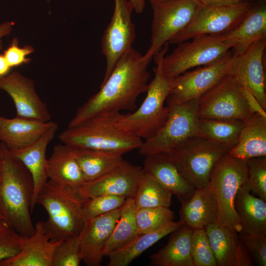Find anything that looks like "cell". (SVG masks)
I'll list each match as a JSON object with an SVG mask.
<instances>
[{
    "label": "cell",
    "mask_w": 266,
    "mask_h": 266,
    "mask_svg": "<svg viewBox=\"0 0 266 266\" xmlns=\"http://www.w3.org/2000/svg\"><path fill=\"white\" fill-rule=\"evenodd\" d=\"M253 114L247 103L242 88L229 74L199 99V119L244 121Z\"/></svg>",
    "instance_id": "cell-12"
},
{
    "label": "cell",
    "mask_w": 266,
    "mask_h": 266,
    "mask_svg": "<svg viewBox=\"0 0 266 266\" xmlns=\"http://www.w3.org/2000/svg\"><path fill=\"white\" fill-rule=\"evenodd\" d=\"M53 122L17 116L13 118L0 116V140L10 150L24 148L37 140Z\"/></svg>",
    "instance_id": "cell-24"
},
{
    "label": "cell",
    "mask_w": 266,
    "mask_h": 266,
    "mask_svg": "<svg viewBox=\"0 0 266 266\" xmlns=\"http://www.w3.org/2000/svg\"><path fill=\"white\" fill-rule=\"evenodd\" d=\"M254 0H199L202 5L234 4L245 2H252Z\"/></svg>",
    "instance_id": "cell-45"
},
{
    "label": "cell",
    "mask_w": 266,
    "mask_h": 266,
    "mask_svg": "<svg viewBox=\"0 0 266 266\" xmlns=\"http://www.w3.org/2000/svg\"><path fill=\"white\" fill-rule=\"evenodd\" d=\"M47 173L49 180L73 190H79L85 182L70 147L64 143L54 147L47 159Z\"/></svg>",
    "instance_id": "cell-26"
},
{
    "label": "cell",
    "mask_w": 266,
    "mask_h": 266,
    "mask_svg": "<svg viewBox=\"0 0 266 266\" xmlns=\"http://www.w3.org/2000/svg\"><path fill=\"white\" fill-rule=\"evenodd\" d=\"M87 200L79 190L60 186L48 179L36 203L47 212L48 218L44 224L51 240L58 241L79 234L84 223L82 208Z\"/></svg>",
    "instance_id": "cell-5"
},
{
    "label": "cell",
    "mask_w": 266,
    "mask_h": 266,
    "mask_svg": "<svg viewBox=\"0 0 266 266\" xmlns=\"http://www.w3.org/2000/svg\"><path fill=\"white\" fill-rule=\"evenodd\" d=\"M35 229L31 236H21L19 252L1 261L0 266H52L54 252L63 240H51L44 221L36 222Z\"/></svg>",
    "instance_id": "cell-20"
},
{
    "label": "cell",
    "mask_w": 266,
    "mask_h": 266,
    "mask_svg": "<svg viewBox=\"0 0 266 266\" xmlns=\"http://www.w3.org/2000/svg\"><path fill=\"white\" fill-rule=\"evenodd\" d=\"M46 1H47L48 2H49L50 1V0H46Z\"/></svg>",
    "instance_id": "cell-50"
},
{
    "label": "cell",
    "mask_w": 266,
    "mask_h": 266,
    "mask_svg": "<svg viewBox=\"0 0 266 266\" xmlns=\"http://www.w3.org/2000/svg\"><path fill=\"white\" fill-rule=\"evenodd\" d=\"M168 43L154 56L156 67L155 76L148 84L146 96L142 104L133 113H121L116 120V127L129 135L144 139L153 136L165 122L168 108L165 101L172 89L174 78L165 73L162 69V60L168 49Z\"/></svg>",
    "instance_id": "cell-3"
},
{
    "label": "cell",
    "mask_w": 266,
    "mask_h": 266,
    "mask_svg": "<svg viewBox=\"0 0 266 266\" xmlns=\"http://www.w3.org/2000/svg\"><path fill=\"white\" fill-rule=\"evenodd\" d=\"M2 167V159H1V153L0 151V177L1 174Z\"/></svg>",
    "instance_id": "cell-48"
},
{
    "label": "cell",
    "mask_w": 266,
    "mask_h": 266,
    "mask_svg": "<svg viewBox=\"0 0 266 266\" xmlns=\"http://www.w3.org/2000/svg\"><path fill=\"white\" fill-rule=\"evenodd\" d=\"M82 261L79 235L63 240L52 257V266H78Z\"/></svg>",
    "instance_id": "cell-39"
},
{
    "label": "cell",
    "mask_w": 266,
    "mask_h": 266,
    "mask_svg": "<svg viewBox=\"0 0 266 266\" xmlns=\"http://www.w3.org/2000/svg\"><path fill=\"white\" fill-rule=\"evenodd\" d=\"M246 161L224 154L210 173L208 186L214 194L218 223L240 233L241 227L234 207L238 189L246 182Z\"/></svg>",
    "instance_id": "cell-7"
},
{
    "label": "cell",
    "mask_w": 266,
    "mask_h": 266,
    "mask_svg": "<svg viewBox=\"0 0 266 266\" xmlns=\"http://www.w3.org/2000/svg\"><path fill=\"white\" fill-rule=\"evenodd\" d=\"M151 60L133 47L128 49L101 83L99 91L78 108L68 127L99 114L134 110L138 97L147 90Z\"/></svg>",
    "instance_id": "cell-1"
},
{
    "label": "cell",
    "mask_w": 266,
    "mask_h": 266,
    "mask_svg": "<svg viewBox=\"0 0 266 266\" xmlns=\"http://www.w3.org/2000/svg\"><path fill=\"white\" fill-rule=\"evenodd\" d=\"M190 250L194 266H217L204 229L193 230Z\"/></svg>",
    "instance_id": "cell-38"
},
{
    "label": "cell",
    "mask_w": 266,
    "mask_h": 266,
    "mask_svg": "<svg viewBox=\"0 0 266 266\" xmlns=\"http://www.w3.org/2000/svg\"><path fill=\"white\" fill-rule=\"evenodd\" d=\"M174 212L169 207H157L136 209L135 220L140 233L156 231L174 221Z\"/></svg>",
    "instance_id": "cell-35"
},
{
    "label": "cell",
    "mask_w": 266,
    "mask_h": 266,
    "mask_svg": "<svg viewBox=\"0 0 266 266\" xmlns=\"http://www.w3.org/2000/svg\"><path fill=\"white\" fill-rule=\"evenodd\" d=\"M219 35L233 55L243 52L257 40L266 36V0L254 3L235 28Z\"/></svg>",
    "instance_id": "cell-22"
},
{
    "label": "cell",
    "mask_w": 266,
    "mask_h": 266,
    "mask_svg": "<svg viewBox=\"0 0 266 266\" xmlns=\"http://www.w3.org/2000/svg\"><path fill=\"white\" fill-rule=\"evenodd\" d=\"M243 121L238 119H200V126L206 138L228 153L237 144Z\"/></svg>",
    "instance_id": "cell-33"
},
{
    "label": "cell",
    "mask_w": 266,
    "mask_h": 266,
    "mask_svg": "<svg viewBox=\"0 0 266 266\" xmlns=\"http://www.w3.org/2000/svg\"><path fill=\"white\" fill-rule=\"evenodd\" d=\"M2 172L0 177V211L4 220L21 236L35 232L31 216L34 192L32 176L24 165L0 143Z\"/></svg>",
    "instance_id": "cell-2"
},
{
    "label": "cell",
    "mask_w": 266,
    "mask_h": 266,
    "mask_svg": "<svg viewBox=\"0 0 266 266\" xmlns=\"http://www.w3.org/2000/svg\"><path fill=\"white\" fill-rule=\"evenodd\" d=\"M145 156L143 171L170 191L181 205L186 203L193 195L196 188L181 176L168 153L160 152Z\"/></svg>",
    "instance_id": "cell-23"
},
{
    "label": "cell",
    "mask_w": 266,
    "mask_h": 266,
    "mask_svg": "<svg viewBox=\"0 0 266 266\" xmlns=\"http://www.w3.org/2000/svg\"><path fill=\"white\" fill-rule=\"evenodd\" d=\"M120 112L94 116L59 135L60 141L70 147L117 153L123 155L138 149L142 141L118 129L115 125Z\"/></svg>",
    "instance_id": "cell-4"
},
{
    "label": "cell",
    "mask_w": 266,
    "mask_h": 266,
    "mask_svg": "<svg viewBox=\"0 0 266 266\" xmlns=\"http://www.w3.org/2000/svg\"><path fill=\"white\" fill-rule=\"evenodd\" d=\"M133 199L128 198L121 207L120 217L103 249V257L125 247L139 234Z\"/></svg>",
    "instance_id": "cell-32"
},
{
    "label": "cell",
    "mask_w": 266,
    "mask_h": 266,
    "mask_svg": "<svg viewBox=\"0 0 266 266\" xmlns=\"http://www.w3.org/2000/svg\"><path fill=\"white\" fill-rule=\"evenodd\" d=\"M177 44L162 66L165 73L176 77L189 69L204 66L219 60L230 50L219 35H201Z\"/></svg>",
    "instance_id": "cell-11"
},
{
    "label": "cell",
    "mask_w": 266,
    "mask_h": 266,
    "mask_svg": "<svg viewBox=\"0 0 266 266\" xmlns=\"http://www.w3.org/2000/svg\"><path fill=\"white\" fill-rule=\"evenodd\" d=\"M246 165L247 187L252 194L266 201V156L251 158Z\"/></svg>",
    "instance_id": "cell-37"
},
{
    "label": "cell",
    "mask_w": 266,
    "mask_h": 266,
    "mask_svg": "<svg viewBox=\"0 0 266 266\" xmlns=\"http://www.w3.org/2000/svg\"><path fill=\"white\" fill-rule=\"evenodd\" d=\"M234 207L241 231L239 233L266 235V203L252 194L245 182L238 189Z\"/></svg>",
    "instance_id": "cell-28"
},
{
    "label": "cell",
    "mask_w": 266,
    "mask_h": 266,
    "mask_svg": "<svg viewBox=\"0 0 266 266\" xmlns=\"http://www.w3.org/2000/svg\"></svg>",
    "instance_id": "cell-52"
},
{
    "label": "cell",
    "mask_w": 266,
    "mask_h": 266,
    "mask_svg": "<svg viewBox=\"0 0 266 266\" xmlns=\"http://www.w3.org/2000/svg\"><path fill=\"white\" fill-rule=\"evenodd\" d=\"M14 25V22L13 21H5L0 24V51L3 49L2 38L11 33Z\"/></svg>",
    "instance_id": "cell-44"
},
{
    "label": "cell",
    "mask_w": 266,
    "mask_h": 266,
    "mask_svg": "<svg viewBox=\"0 0 266 266\" xmlns=\"http://www.w3.org/2000/svg\"><path fill=\"white\" fill-rule=\"evenodd\" d=\"M134 6V10L136 12H141L144 7L145 0H131Z\"/></svg>",
    "instance_id": "cell-47"
},
{
    "label": "cell",
    "mask_w": 266,
    "mask_h": 266,
    "mask_svg": "<svg viewBox=\"0 0 266 266\" xmlns=\"http://www.w3.org/2000/svg\"><path fill=\"white\" fill-rule=\"evenodd\" d=\"M172 195L170 191L144 172L133 200L136 209L169 207Z\"/></svg>",
    "instance_id": "cell-34"
},
{
    "label": "cell",
    "mask_w": 266,
    "mask_h": 266,
    "mask_svg": "<svg viewBox=\"0 0 266 266\" xmlns=\"http://www.w3.org/2000/svg\"><path fill=\"white\" fill-rule=\"evenodd\" d=\"M182 223L171 222L154 231L139 233L130 243L110 254L108 266H127L159 240L170 233Z\"/></svg>",
    "instance_id": "cell-31"
},
{
    "label": "cell",
    "mask_w": 266,
    "mask_h": 266,
    "mask_svg": "<svg viewBox=\"0 0 266 266\" xmlns=\"http://www.w3.org/2000/svg\"><path fill=\"white\" fill-rule=\"evenodd\" d=\"M69 147L85 182L92 181L103 176L123 160V155L117 153Z\"/></svg>",
    "instance_id": "cell-30"
},
{
    "label": "cell",
    "mask_w": 266,
    "mask_h": 266,
    "mask_svg": "<svg viewBox=\"0 0 266 266\" xmlns=\"http://www.w3.org/2000/svg\"><path fill=\"white\" fill-rule=\"evenodd\" d=\"M159 0H149V1Z\"/></svg>",
    "instance_id": "cell-51"
},
{
    "label": "cell",
    "mask_w": 266,
    "mask_h": 266,
    "mask_svg": "<svg viewBox=\"0 0 266 266\" xmlns=\"http://www.w3.org/2000/svg\"><path fill=\"white\" fill-rule=\"evenodd\" d=\"M21 236L5 221L0 220V262L19 252Z\"/></svg>",
    "instance_id": "cell-40"
},
{
    "label": "cell",
    "mask_w": 266,
    "mask_h": 266,
    "mask_svg": "<svg viewBox=\"0 0 266 266\" xmlns=\"http://www.w3.org/2000/svg\"><path fill=\"white\" fill-rule=\"evenodd\" d=\"M250 255L259 266H266V235L239 233Z\"/></svg>",
    "instance_id": "cell-41"
},
{
    "label": "cell",
    "mask_w": 266,
    "mask_h": 266,
    "mask_svg": "<svg viewBox=\"0 0 266 266\" xmlns=\"http://www.w3.org/2000/svg\"><path fill=\"white\" fill-rule=\"evenodd\" d=\"M0 89L11 97L16 116L43 122L51 121L47 103L38 96L34 81L17 71L0 77Z\"/></svg>",
    "instance_id": "cell-17"
},
{
    "label": "cell",
    "mask_w": 266,
    "mask_h": 266,
    "mask_svg": "<svg viewBox=\"0 0 266 266\" xmlns=\"http://www.w3.org/2000/svg\"><path fill=\"white\" fill-rule=\"evenodd\" d=\"M232 55L230 50L216 62L192 71H185L176 77L167 99L178 103L199 100L229 74Z\"/></svg>",
    "instance_id": "cell-15"
},
{
    "label": "cell",
    "mask_w": 266,
    "mask_h": 266,
    "mask_svg": "<svg viewBox=\"0 0 266 266\" xmlns=\"http://www.w3.org/2000/svg\"><path fill=\"white\" fill-rule=\"evenodd\" d=\"M217 266H252V260L238 233L219 223L205 228Z\"/></svg>",
    "instance_id": "cell-19"
},
{
    "label": "cell",
    "mask_w": 266,
    "mask_h": 266,
    "mask_svg": "<svg viewBox=\"0 0 266 266\" xmlns=\"http://www.w3.org/2000/svg\"><path fill=\"white\" fill-rule=\"evenodd\" d=\"M243 93L247 103L253 113H258L266 117V110H265L255 97L248 91L242 88Z\"/></svg>",
    "instance_id": "cell-43"
},
{
    "label": "cell",
    "mask_w": 266,
    "mask_h": 266,
    "mask_svg": "<svg viewBox=\"0 0 266 266\" xmlns=\"http://www.w3.org/2000/svg\"><path fill=\"white\" fill-rule=\"evenodd\" d=\"M252 2L234 4L202 5L191 22L169 42L178 44L197 36L222 35L235 28L243 20Z\"/></svg>",
    "instance_id": "cell-10"
},
{
    "label": "cell",
    "mask_w": 266,
    "mask_h": 266,
    "mask_svg": "<svg viewBox=\"0 0 266 266\" xmlns=\"http://www.w3.org/2000/svg\"><path fill=\"white\" fill-rule=\"evenodd\" d=\"M11 68L3 54H0V77L8 74Z\"/></svg>",
    "instance_id": "cell-46"
},
{
    "label": "cell",
    "mask_w": 266,
    "mask_h": 266,
    "mask_svg": "<svg viewBox=\"0 0 266 266\" xmlns=\"http://www.w3.org/2000/svg\"><path fill=\"white\" fill-rule=\"evenodd\" d=\"M0 220H4V217L0 211Z\"/></svg>",
    "instance_id": "cell-49"
},
{
    "label": "cell",
    "mask_w": 266,
    "mask_h": 266,
    "mask_svg": "<svg viewBox=\"0 0 266 266\" xmlns=\"http://www.w3.org/2000/svg\"><path fill=\"white\" fill-rule=\"evenodd\" d=\"M114 11L101 39L106 66L102 82L108 77L119 58L132 47L135 38L131 14L134 6L131 0H114Z\"/></svg>",
    "instance_id": "cell-13"
},
{
    "label": "cell",
    "mask_w": 266,
    "mask_h": 266,
    "mask_svg": "<svg viewBox=\"0 0 266 266\" xmlns=\"http://www.w3.org/2000/svg\"><path fill=\"white\" fill-rule=\"evenodd\" d=\"M180 221L192 229H205L218 223V211L214 193L208 186L196 189L191 199L181 205Z\"/></svg>",
    "instance_id": "cell-25"
},
{
    "label": "cell",
    "mask_w": 266,
    "mask_h": 266,
    "mask_svg": "<svg viewBox=\"0 0 266 266\" xmlns=\"http://www.w3.org/2000/svg\"><path fill=\"white\" fill-rule=\"evenodd\" d=\"M168 153L183 178L197 189L208 186L210 173L226 151L208 139L194 136Z\"/></svg>",
    "instance_id": "cell-8"
},
{
    "label": "cell",
    "mask_w": 266,
    "mask_h": 266,
    "mask_svg": "<svg viewBox=\"0 0 266 266\" xmlns=\"http://www.w3.org/2000/svg\"><path fill=\"white\" fill-rule=\"evenodd\" d=\"M193 229L183 223L171 232L167 244L150 256L158 266H194L190 250Z\"/></svg>",
    "instance_id": "cell-29"
},
{
    "label": "cell",
    "mask_w": 266,
    "mask_h": 266,
    "mask_svg": "<svg viewBox=\"0 0 266 266\" xmlns=\"http://www.w3.org/2000/svg\"><path fill=\"white\" fill-rule=\"evenodd\" d=\"M150 3L153 10L151 44L145 56L151 60L191 22L202 4L199 0H159Z\"/></svg>",
    "instance_id": "cell-9"
},
{
    "label": "cell",
    "mask_w": 266,
    "mask_h": 266,
    "mask_svg": "<svg viewBox=\"0 0 266 266\" xmlns=\"http://www.w3.org/2000/svg\"><path fill=\"white\" fill-rule=\"evenodd\" d=\"M121 207L84 222L79 234L82 261L88 266H99L103 249L120 217Z\"/></svg>",
    "instance_id": "cell-18"
},
{
    "label": "cell",
    "mask_w": 266,
    "mask_h": 266,
    "mask_svg": "<svg viewBox=\"0 0 266 266\" xmlns=\"http://www.w3.org/2000/svg\"><path fill=\"white\" fill-rule=\"evenodd\" d=\"M143 174L141 167L123 159L116 167L103 176L85 182L79 189V192L85 199L100 195L133 199Z\"/></svg>",
    "instance_id": "cell-16"
},
{
    "label": "cell",
    "mask_w": 266,
    "mask_h": 266,
    "mask_svg": "<svg viewBox=\"0 0 266 266\" xmlns=\"http://www.w3.org/2000/svg\"><path fill=\"white\" fill-rule=\"evenodd\" d=\"M198 105L199 100L184 103L167 100L168 114L165 122L153 136L142 141L138 149L139 153L146 156L168 152L192 137L206 138L200 126Z\"/></svg>",
    "instance_id": "cell-6"
},
{
    "label": "cell",
    "mask_w": 266,
    "mask_h": 266,
    "mask_svg": "<svg viewBox=\"0 0 266 266\" xmlns=\"http://www.w3.org/2000/svg\"><path fill=\"white\" fill-rule=\"evenodd\" d=\"M266 36L257 40L243 52L233 54L228 74L242 88L253 94L266 110Z\"/></svg>",
    "instance_id": "cell-14"
},
{
    "label": "cell",
    "mask_w": 266,
    "mask_h": 266,
    "mask_svg": "<svg viewBox=\"0 0 266 266\" xmlns=\"http://www.w3.org/2000/svg\"><path fill=\"white\" fill-rule=\"evenodd\" d=\"M34 52V49L31 45L19 46V41L17 37L13 38L10 44L3 52L6 61L12 68L29 64L32 59L28 56Z\"/></svg>",
    "instance_id": "cell-42"
},
{
    "label": "cell",
    "mask_w": 266,
    "mask_h": 266,
    "mask_svg": "<svg viewBox=\"0 0 266 266\" xmlns=\"http://www.w3.org/2000/svg\"><path fill=\"white\" fill-rule=\"evenodd\" d=\"M58 128V124L54 122L49 129L32 144L22 149L10 150L12 155L24 165L32 176L34 192L31 212L36 204L38 195L48 180L46 150L48 144L54 139Z\"/></svg>",
    "instance_id": "cell-21"
},
{
    "label": "cell",
    "mask_w": 266,
    "mask_h": 266,
    "mask_svg": "<svg viewBox=\"0 0 266 266\" xmlns=\"http://www.w3.org/2000/svg\"><path fill=\"white\" fill-rule=\"evenodd\" d=\"M126 199L112 195H100L87 199L82 208L84 222L121 207Z\"/></svg>",
    "instance_id": "cell-36"
},
{
    "label": "cell",
    "mask_w": 266,
    "mask_h": 266,
    "mask_svg": "<svg viewBox=\"0 0 266 266\" xmlns=\"http://www.w3.org/2000/svg\"><path fill=\"white\" fill-rule=\"evenodd\" d=\"M228 154L245 161L266 156V117L254 113L244 120L237 143Z\"/></svg>",
    "instance_id": "cell-27"
}]
</instances>
